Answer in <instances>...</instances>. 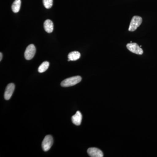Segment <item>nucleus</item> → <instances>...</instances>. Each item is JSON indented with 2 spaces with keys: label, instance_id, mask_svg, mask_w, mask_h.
Listing matches in <instances>:
<instances>
[{
  "label": "nucleus",
  "instance_id": "1",
  "mask_svg": "<svg viewBox=\"0 0 157 157\" xmlns=\"http://www.w3.org/2000/svg\"><path fill=\"white\" fill-rule=\"evenodd\" d=\"M82 78L80 76H75L67 78L62 82L61 85L63 87H70L78 84L81 81Z\"/></svg>",
  "mask_w": 157,
  "mask_h": 157
},
{
  "label": "nucleus",
  "instance_id": "2",
  "mask_svg": "<svg viewBox=\"0 0 157 157\" xmlns=\"http://www.w3.org/2000/svg\"><path fill=\"white\" fill-rule=\"evenodd\" d=\"M142 22V17L138 16H134L132 17L128 29L130 32H134L137 29V28L140 26Z\"/></svg>",
  "mask_w": 157,
  "mask_h": 157
},
{
  "label": "nucleus",
  "instance_id": "13",
  "mask_svg": "<svg viewBox=\"0 0 157 157\" xmlns=\"http://www.w3.org/2000/svg\"><path fill=\"white\" fill-rule=\"evenodd\" d=\"M43 3L46 9H50L53 5V0H43Z\"/></svg>",
  "mask_w": 157,
  "mask_h": 157
},
{
  "label": "nucleus",
  "instance_id": "4",
  "mask_svg": "<svg viewBox=\"0 0 157 157\" xmlns=\"http://www.w3.org/2000/svg\"><path fill=\"white\" fill-rule=\"evenodd\" d=\"M36 52V48L35 45L33 44L29 45L25 52V57L26 59L29 60L32 59L34 57Z\"/></svg>",
  "mask_w": 157,
  "mask_h": 157
},
{
  "label": "nucleus",
  "instance_id": "8",
  "mask_svg": "<svg viewBox=\"0 0 157 157\" xmlns=\"http://www.w3.org/2000/svg\"><path fill=\"white\" fill-rule=\"evenodd\" d=\"M82 120V115L80 111H77L75 115L72 117V122L76 125H80Z\"/></svg>",
  "mask_w": 157,
  "mask_h": 157
},
{
  "label": "nucleus",
  "instance_id": "3",
  "mask_svg": "<svg viewBox=\"0 0 157 157\" xmlns=\"http://www.w3.org/2000/svg\"><path fill=\"white\" fill-rule=\"evenodd\" d=\"M53 143V137L50 135L45 136L42 141V146L43 150L44 151H47L52 146Z\"/></svg>",
  "mask_w": 157,
  "mask_h": 157
},
{
  "label": "nucleus",
  "instance_id": "11",
  "mask_svg": "<svg viewBox=\"0 0 157 157\" xmlns=\"http://www.w3.org/2000/svg\"><path fill=\"white\" fill-rule=\"evenodd\" d=\"M21 5V0H15L11 6L12 11L14 13H17L20 9Z\"/></svg>",
  "mask_w": 157,
  "mask_h": 157
},
{
  "label": "nucleus",
  "instance_id": "9",
  "mask_svg": "<svg viewBox=\"0 0 157 157\" xmlns=\"http://www.w3.org/2000/svg\"><path fill=\"white\" fill-rule=\"evenodd\" d=\"M44 27L45 31L47 33H52L54 29L53 22L50 20H46L44 23Z\"/></svg>",
  "mask_w": 157,
  "mask_h": 157
},
{
  "label": "nucleus",
  "instance_id": "14",
  "mask_svg": "<svg viewBox=\"0 0 157 157\" xmlns=\"http://www.w3.org/2000/svg\"><path fill=\"white\" fill-rule=\"evenodd\" d=\"M2 52L0 53V61H2Z\"/></svg>",
  "mask_w": 157,
  "mask_h": 157
},
{
  "label": "nucleus",
  "instance_id": "12",
  "mask_svg": "<svg viewBox=\"0 0 157 157\" xmlns=\"http://www.w3.org/2000/svg\"><path fill=\"white\" fill-rule=\"evenodd\" d=\"M49 66V63L48 62H44L42 64L39 66V68H38V71H39V73H43V72H45V71L48 70Z\"/></svg>",
  "mask_w": 157,
  "mask_h": 157
},
{
  "label": "nucleus",
  "instance_id": "6",
  "mask_svg": "<svg viewBox=\"0 0 157 157\" xmlns=\"http://www.w3.org/2000/svg\"><path fill=\"white\" fill-rule=\"evenodd\" d=\"M15 85L14 83H10L7 86L5 91L4 98L6 100H10L14 92Z\"/></svg>",
  "mask_w": 157,
  "mask_h": 157
},
{
  "label": "nucleus",
  "instance_id": "10",
  "mask_svg": "<svg viewBox=\"0 0 157 157\" xmlns=\"http://www.w3.org/2000/svg\"><path fill=\"white\" fill-rule=\"evenodd\" d=\"M81 55L78 51H73L70 52L68 56V61H76L80 58Z\"/></svg>",
  "mask_w": 157,
  "mask_h": 157
},
{
  "label": "nucleus",
  "instance_id": "7",
  "mask_svg": "<svg viewBox=\"0 0 157 157\" xmlns=\"http://www.w3.org/2000/svg\"><path fill=\"white\" fill-rule=\"evenodd\" d=\"M87 153L90 157H104L103 152L99 149L96 147H91L87 150Z\"/></svg>",
  "mask_w": 157,
  "mask_h": 157
},
{
  "label": "nucleus",
  "instance_id": "5",
  "mask_svg": "<svg viewBox=\"0 0 157 157\" xmlns=\"http://www.w3.org/2000/svg\"><path fill=\"white\" fill-rule=\"evenodd\" d=\"M127 48L133 53L138 55L143 54V49L136 43H128L127 45Z\"/></svg>",
  "mask_w": 157,
  "mask_h": 157
}]
</instances>
